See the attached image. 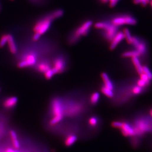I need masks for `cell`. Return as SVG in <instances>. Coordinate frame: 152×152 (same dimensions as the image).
Listing matches in <instances>:
<instances>
[{"label":"cell","instance_id":"9a60e30c","mask_svg":"<svg viewBox=\"0 0 152 152\" xmlns=\"http://www.w3.org/2000/svg\"><path fill=\"white\" fill-rule=\"evenodd\" d=\"M132 61H133V63L134 64L137 72L138 73L139 75L142 74L143 73V66H142L138 58L137 57H133L132 58Z\"/></svg>","mask_w":152,"mask_h":152},{"label":"cell","instance_id":"5b68a950","mask_svg":"<svg viewBox=\"0 0 152 152\" xmlns=\"http://www.w3.org/2000/svg\"><path fill=\"white\" fill-rule=\"evenodd\" d=\"M110 22L114 25L117 27L125 24L135 25L137 23V20L132 15L128 14L117 15L114 17Z\"/></svg>","mask_w":152,"mask_h":152},{"label":"cell","instance_id":"52a82bcc","mask_svg":"<svg viewBox=\"0 0 152 152\" xmlns=\"http://www.w3.org/2000/svg\"><path fill=\"white\" fill-rule=\"evenodd\" d=\"M66 67V62L63 57H58L53 61V69L56 74L63 72Z\"/></svg>","mask_w":152,"mask_h":152},{"label":"cell","instance_id":"f35d334b","mask_svg":"<svg viewBox=\"0 0 152 152\" xmlns=\"http://www.w3.org/2000/svg\"><path fill=\"white\" fill-rule=\"evenodd\" d=\"M0 91H1V89H0Z\"/></svg>","mask_w":152,"mask_h":152},{"label":"cell","instance_id":"ac0fdd59","mask_svg":"<svg viewBox=\"0 0 152 152\" xmlns=\"http://www.w3.org/2000/svg\"><path fill=\"white\" fill-rule=\"evenodd\" d=\"M136 48V50L140 53V55L144 53L146 51V45L144 43L141 42L140 41L135 46Z\"/></svg>","mask_w":152,"mask_h":152},{"label":"cell","instance_id":"f1b7e54d","mask_svg":"<svg viewBox=\"0 0 152 152\" xmlns=\"http://www.w3.org/2000/svg\"><path fill=\"white\" fill-rule=\"evenodd\" d=\"M133 2L135 4H141V5L143 6H145L147 4V2L146 0H133Z\"/></svg>","mask_w":152,"mask_h":152},{"label":"cell","instance_id":"44dd1931","mask_svg":"<svg viewBox=\"0 0 152 152\" xmlns=\"http://www.w3.org/2000/svg\"><path fill=\"white\" fill-rule=\"evenodd\" d=\"M100 94L98 92H94V94H92L91 95L90 98V101L91 104L92 105H95L97 104L99 99Z\"/></svg>","mask_w":152,"mask_h":152},{"label":"cell","instance_id":"3957f363","mask_svg":"<svg viewBox=\"0 0 152 152\" xmlns=\"http://www.w3.org/2000/svg\"><path fill=\"white\" fill-rule=\"evenodd\" d=\"M92 24L91 20H87L83 23L79 27L76 29L70 37L69 43L71 44H75L82 37L87 35Z\"/></svg>","mask_w":152,"mask_h":152},{"label":"cell","instance_id":"7a4b0ae2","mask_svg":"<svg viewBox=\"0 0 152 152\" xmlns=\"http://www.w3.org/2000/svg\"><path fill=\"white\" fill-rule=\"evenodd\" d=\"M94 27L103 31V36L108 40H112L117 33L118 27L114 25L111 22H99L95 24Z\"/></svg>","mask_w":152,"mask_h":152},{"label":"cell","instance_id":"8992f818","mask_svg":"<svg viewBox=\"0 0 152 152\" xmlns=\"http://www.w3.org/2000/svg\"><path fill=\"white\" fill-rule=\"evenodd\" d=\"M36 61V55L34 53H30L28 54H27L25 57H24V59L20 61L17 65L19 68H26L35 65Z\"/></svg>","mask_w":152,"mask_h":152},{"label":"cell","instance_id":"ffe728a7","mask_svg":"<svg viewBox=\"0 0 152 152\" xmlns=\"http://www.w3.org/2000/svg\"><path fill=\"white\" fill-rule=\"evenodd\" d=\"M123 34H124V38L126 39L127 42L129 44H131L133 37L131 36L130 30H128V29H124Z\"/></svg>","mask_w":152,"mask_h":152},{"label":"cell","instance_id":"83f0119b","mask_svg":"<svg viewBox=\"0 0 152 152\" xmlns=\"http://www.w3.org/2000/svg\"><path fill=\"white\" fill-rule=\"evenodd\" d=\"M140 79L142 80H143L144 81H145L147 84H148L150 81V80H149V79L148 78V77L147 76L145 75V74H144V73H142V74H140Z\"/></svg>","mask_w":152,"mask_h":152},{"label":"cell","instance_id":"603a6c76","mask_svg":"<svg viewBox=\"0 0 152 152\" xmlns=\"http://www.w3.org/2000/svg\"><path fill=\"white\" fill-rule=\"evenodd\" d=\"M45 78L48 79V80H50L53 78V76L55 75V73L53 69V68H50V69L48 70L47 72H45Z\"/></svg>","mask_w":152,"mask_h":152},{"label":"cell","instance_id":"484cf974","mask_svg":"<svg viewBox=\"0 0 152 152\" xmlns=\"http://www.w3.org/2000/svg\"><path fill=\"white\" fill-rule=\"evenodd\" d=\"M142 91V87H140L139 86H135L133 89V92L134 94H139Z\"/></svg>","mask_w":152,"mask_h":152},{"label":"cell","instance_id":"e0dca14e","mask_svg":"<svg viewBox=\"0 0 152 152\" xmlns=\"http://www.w3.org/2000/svg\"><path fill=\"white\" fill-rule=\"evenodd\" d=\"M101 92H102L104 95H106L108 97L112 98V97H114V94L113 90L107 88L105 86H103L101 87Z\"/></svg>","mask_w":152,"mask_h":152},{"label":"cell","instance_id":"30bf717a","mask_svg":"<svg viewBox=\"0 0 152 152\" xmlns=\"http://www.w3.org/2000/svg\"><path fill=\"white\" fill-rule=\"evenodd\" d=\"M18 101V99L16 97H9L4 100L3 102L4 107L5 108L12 109L15 107Z\"/></svg>","mask_w":152,"mask_h":152},{"label":"cell","instance_id":"4316f807","mask_svg":"<svg viewBox=\"0 0 152 152\" xmlns=\"http://www.w3.org/2000/svg\"><path fill=\"white\" fill-rule=\"evenodd\" d=\"M123 122H119V121H115L112 123V126L115 128H120V129L122 125Z\"/></svg>","mask_w":152,"mask_h":152},{"label":"cell","instance_id":"d4e9b609","mask_svg":"<svg viewBox=\"0 0 152 152\" xmlns=\"http://www.w3.org/2000/svg\"><path fill=\"white\" fill-rule=\"evenodd\" d=\"M98 119L95 117H92L89 119V125L92 126V127H94L97 126V125L98 124Z\"/></svg>","mask_w":152,"mask_h":152},{"label":"cell","instance_id":"5bb4252c","mask_svg":"<svg viewBox=\"0 0 152 152\" xmlns=\"http://www.w3.org/2000/svg\"><path fill=\"white\" fill-rule=\"evenodd\" d=\"M38 71L41 73H45L50 69V64L47 61H43L40 63L37 67Z\"/></svg>","mask_w":152,"mask_h":152},{"label":"cell","instance_id":"d590c367","mask_svg":"<svg viewBox=\"0 0 152 152\" xmlns=\"http://www.w3.org/2000/svg\"><path fill=\"white\" fill-rule=\"evenodd\" d=\"M151 6H152V0L151 1Z\"/></svg>","mask_w":152,"mask_h":152},{"label":"cell","instance_id":"f546056e","mask_svg":"<svg viewBox=\"0 0 152 152\" xmlns=\"http://www.w3.org/2000/svg\"><path fill=\"white\" fill-rule=\"evenodd\" d=\"M137 86H140V87H142V88L143 87H144L145 86H146L147 84L145 81H144L143 80H141V79L137 81Z\"/></svg>","mask_w":152,"mask_h":152},{"label":"cell","instance_id":"836d02e7","mask_svg":"<svg viewBox=\"0 0 152 152\" xmlns=\"http://www.w3.org/2000/svg\"><path fill=\"white\" fill-rule=\"evenodd\" d=\"M100 1L103 4H107L108 3V0H100Z\"/></svg>","mask_w":152,"mask_h":152},{"label":"cell","instance_id":"1f68e13d","mask_svg":"<svg viewBox=\"0 0 152 152\" xmlns=\"http://www.w3.org/2000/svg\"><path fill=\"white\" fill-rule=\"evenodd\" d=\"M41 36L38 34L37 33H35L33 36V40L34 41H38V40L39 39Z\"/></svg>","mask_w":152,"mask_h":152},{"label":"cell","instance_id":"d6a6232c","mask_svg":"<svg viewBox=\"0 0 152 152\" xmlns=\"http://www.w3.org/2000/svg\"><path fill=\"white\" fill-rule=\"evenodd\" d=\"M6 152H18L14 150H12V149H7L6 150Z\"/></svg>","mask_w":152,"mask_h":152},{"label":"cell","instance_id":"e575fe53","mask_svg":"<svg viewBox=\"0 0 152 152\" xmlns=\"http://www.w3.org/2000/svg\"><path fill=\"white\" fill-rule=\"evenodd\" d=\"M150 115H151V117H152V109H151V110H150Z\"/></svg>","mask_w":152,"mask_h":152},{"label":"cell","instance_id":"8fae6325","mask_svg":"<svg viewBox=\"0 0 152 152\" xmlns=\"http://www.w3.org/2000/svg\"><path fill=\"white\" fill-rule=\"evenodd\" d=\"M7 44L9 45V51L12 54H15L17 53V47L14 38L12 35L8 34Z\"/></svg>","mask_w":152,"mask_h":152},{"label":"cell","instance_id":"7402d4cb","mask_svg":"<svg viewBox=\"0 0 152 152\" xmlns=\"http://www.w3.org/2000/svg\"><path fill=\"white\" fill-rule=\"evenodd\" d=\"M8 34L2 35L0 38V48H3L8 42Z\"/></svg>","mask_w":152,"mask_h":152},{"label":"cell","instance_id":"74e56055","mask_svg":"<svg viewBox=\"0 0 152 152\" xmlns=\"http://www.w3.org/2000/svg\"><path fill=\"white\" fill-rule=\"evenodd\" d=\"M11 1H14V0H11Z\"/></svg>","mask_w":152,"mask_h":152},{"label":"cell","instance_id":"ba28073f","mask_svg":"<svg viewBox=\"0 0 152 152\" xmlns=\"http://www.w3.org/2000/svg\"><path fill=\"white\" fill-rule=\"evenodd\" d=\"M122 135L125 136H135V131L134 128L127 122H123L122 128H120Z\"/></svg>","mask_w":152,"mask_h":152},{"label":"cell","instance_id":"cb8c5ba5","mask_svg":"<svg viewBox=\"0 0 152 152\" xmlns=\"http://www.w3.org/2000/svg\"><path fill=\"white\" fill-rule=\"evenodd\" d=\"M143 73L148 77L149 80H152V73L147 67L143 66Z\"/></svg>","mask_w":152,"mask_h":152},{"label":"cell","instance_id":"7c38bea8","mask_svg":"<svg viewBox=\"0 0 152 152\" xmlns=\"http://www.w3.org/2000/svg\"><path fill=\"white\" fill-rule=\"evenodd\" d=\"M101 78L102 79L103 81L104 82V86L113 90L114 86L108 75L106 73H102L101 74Z\"/></svg>","mask_w":152,"mask_h":152},{"label":"cell","instance_id":"d6986e66","mask_svg":"<svg viewBox=\"0 0 152 152\" xmlns=\"http://www.w3.org/2000/svg\"><path fill=\"white\" fill-rule=\"evenodd\" d=\"M140 55V53L137 50L134 51H127L122 54V56L124 57H138Z\"/></svg>","mask_w":152,"mask_h":152},{"label":"cell","instance_id":"9c48e42d","mask_svg":"<svg viewBox=\"0 0 152 152\" xmlns=\"http://www.w3.org/2000/svg\"><path fill=\"white\" fill-rule=\"evenodd\" d=\"M124 38H125L123 32H118L116 34V35L112 40L111 44L110 47V50H113L115 49L117 45L122 41Z\"/></svg>","mask_w":152,"mask_h":152},{"label":"cell","instance_id":"4dcf8cb0","mask_svg":"<svg viewBox=\"0 0 152 152\" xmlns=\"http://www.w3.org/2000/svg\"><path fill=\"white\" fill-rule=\"evenodd\" d=\"M120 0H108L109 5L110 7H113Z\"/></svg>","mask_w":152,"mask_h":152},{"label":"cell","instance_id":"2e32d148","mask_svg":"<svg viewBox=\"0 0 152 152\" xmlns=\"http://www.w3.org/2000/svg\"><path fill=\"white\" fill-rule=\"evenodd\" d=\"M77 137L75 135H71L68 136L65 140V145L68 147L71 146L75 143L77 140Z\"/></svg>","mask_w":152,"mask_h":152},{"label":"cell","instance_id":"277c9868","mask_svg":"<svg viewBox=\"0 0 152 152\" xmlns=\"http://www.w3.org/2000/svg\"><path fill=\"white\" fill-rule=\"evenodd\" d=\"M53 20H54V18L51 14L42 18L36 23L34 27L33 30L35 33L38 34L40 36L45 33L50 28L51 22Z\"/></svg>","mask_w":152,"mask_h":152},{"label":"cell","instance_id":"6da1fadb","mask_svg":"<svg viewBox=\"0 0 152 152\" xmlns=\"http://www.w3.org/2000/svg\"><path fill=\"white\" fill-rule=\"evenodd\" d=\"M51 110L53 117L50 121V124L51 125H54L61 122L64 117V106L58 98L53 100Z\"/></svg>","mask_w":152,"mask_h":152},{"label":"cell","instance_id":"4fadbf2b","mask_svg":"<svg viewBox=\"0 0 152 152\" xmlns=\"http://www.w3.org/2000/svg\"><path fill=\"white\" fill-rule=\"evenodd\" d=\"M11 139L12 140V144L15 149H19L20 148L19 142L18 141L17 133L14 130H11L9 133Z\"/></svg>","mask_w":152,"mask_h":152},{"label":"cell","instance_id":"8d00e7d4","mask_svg":"<svg viewBox=\"0 0 152 152\" xmlns=\"http://www.w3.org/2000/svg\"><path fill=\"white\" fill-rule=\"evenodd\" d=\"M32 1H37V0H32Z\"/></svg>","mask_w":152,"mask_h":152}]
</instances>
